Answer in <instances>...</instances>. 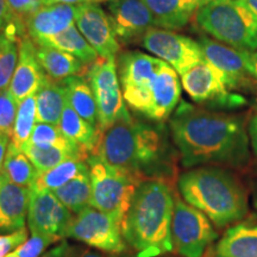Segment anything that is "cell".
I'll use <instances>...</instances> for the list:
<instances>
[{"instance_id": "cell-1", "label": "cell", "mask_w": 257, "mask_h": 257, "mask_svg": "<svg viewBox=\"0 0 257 257\" xmlns=\"http://www.w3.org/2000/svg\"><path fill=\"white\" fill-rule=\"evenodd\" d=\"M169 128L185 168L206 165L243 168L248 165L250 138L240 115L181 101L170 115Z\"/></svg>"}, {"instance_id": "cell-2", "label": "cell", "mask_w": 257, "mask_h": 257, "mask_svg": "<svg viewBox=\"0 0 257 257\" xmlns=\"http://www.w3.org/2000/svg\"><path fill=\"white\" fill-rule=\"evenodd\" d=\"M93 155L141 182L165 179L172 173V153L160 126L134 119L118 120L99 134Z\"/></svg>"}, {"instance_id": "cell-3", "label": "cell", "mask_w": 257, "mask_h": 257, "mask_svg": "<svg viewBox=\"0 0 257 257\" xmlns=\"http://www.w3.org/2000/svg\"><path fill=\"white\" fill-rule=\"evenodd\" d=\"M175 197L165 179L140 186L121 227L124 239L140 257H157L174 250L172 221Z\"/></svg>"}, {"instance_id": "cell-4", "label": "cell", "mask_w": 257, "mask_h": 257, "mask_svg": "<svg viewBox=\"0 0 257 257\" xmlns=\"http://www.w3.org/2000/svg\"><path fill=\"white\" fill-rule=\"evenodd\" d=\"M178 186L182 199L206 214L217 227L236 224L248 213V195L243 185L221 167L193 168L180 175Z\"/></svg>"}, {"instance_id": "cell-5", "label": "cell", "mask_w": 257, "mask_h": 257, "mask_svg": "<svg viewBox=\"0 0 257 257\" xmlns=\"http://www.w3.org/2000/svg\"><path fill=\"white\" fill-rule=\"evenodd\" d=\"M202 31L238 50H257V19L244 0H212L194 16Z\"/></svg>"}, {"instance_id": "cell-6", "label": "cell", "mask_w": 257, "mask_h": 257, "mask_svg": "<svg viewBox=\"0 0 257 257\" xmlns=\"http://www.w3.org/2000/svg\"><path fill=\"white\" fill-rule=\"evenodd\" d=\"M87 165L92 182V206L113 216L123 227L142 182L123 170L106 165L95 155L88 157Z\"/></svg>"}, {"instance_id": "cell-7", "label": "cell", "mask_w": 257, "mask_h": 257, "mask_svg": "<svg viewBox=\"0 0 257 257\" xmlns=\"http://www.w3.org/2000/svg\"><path fill=\"white\" fill-rule=\"evenodd\" d=\"M165 61L141 51L120 54L118 76L124 100L131 110L148 117L152 106V85Z\"/></svg>"}, {"instance_id": "cell-8", "label": "cell", "mask_w": 257, "mask_h": 257, "mask_svg": "<svg viewBox=\"0 0 257 257\" xmlns=\"http://www.w3.org/2000/svg\"><path fill=\"white\" fill-rule=\"evenodd\" d=\"M85 76L94 93L99 134L115 121L130 119L131 114L125 105L115 56L108 59L99 57L94 63L89 64Z\"/></svg>"}, {"instance_id": "cell-9", "label": "cell", "mask_w": 257, "mask_h": 257, "mask_svg": "<svg viewBox=\"0 0 257 257\" xmlns=\"http://www.w3.org/2000/svg\"><path fill=\"white\" fill-rule=\"evenodd\" d=\"M213 223L206 214L185 200L175 198L172 221V240L174 250L182 257H202L217 239Z\"/></svg>"}, {"instance_id": "cell-10", "label": "cell", "mask_w": 257, "mask_h": 257, "mask_svg": "<svg viewBox=\"0 0 257 257\" xmlns=\"http://www.w3.org/2000/svg\"><path fill=\"white\" fill-rule=\"evenodd\" d=\"M66 237L82 242L108 253L126 252L121 226L113 216L89 206L73 217Z\"/></svg>"}, {"instance_id": "cell-11", "label": "cell", "mask_w": 257, "mask_h": 257, "mask_svg": "<svg viewBox=\"0 0 257 257\" xmlns=\"http://www.w3.org/2000/svg\"><path fill=\"white\" fill-rule=\"evenodd\" d=\"M181 85L189 98L213 108L236 110L246 104L244 96L231 91L221 74L206 60L181 75Z\"/></svg>"}, {"instance_id": "cell-12", "label": "cell", "mask_w": 257, "mask_h": 257, "mask_svg": "<svg viewBox=\"0 0 257 257\" xmlns=\"http://www.w3.org/2000/svg\"><path fill=\"white\" fill-rule=\"evenodd\" d=\"M142 46L173 67L180 75L204 60L199 42L167 29H149L142 37Z\"/></svg>"}, {"instance_id": "cell-13", "label": "cell", "mask_w": 257, "mask_h": 257, "mask_svg": "<svg viewBox=\"0 0 257 257\" xmlns=\"http://www.w3.org/2000/svg\"><path fill=\"white\" fill-rule=\"evenodd\" d=\"M73 213L54 192H30L28 225L31 234H38L57 240L66 238V232Z\"/></svg>"}, {"instance_id": "cell-14", "label": "cell", "mask_w": 257, "mask_h": 257, "mask_svg": "<svg viewBox=\"0 0 257 257\" xmlns=\"http://www.w3.org/2000/svg\"><path fill=\"white\" fill-rule=\"evenodd\" d=\"M75 25L99 57L108 59L119 53L120 44L112 27L110 16L95 3L76 5Z\"/></svg>"}, {"instance_id": "cell-15", "label": "cell", "mask_w": 257, "mask_h": 257, "mask_svg": "<svg viewBox=\"0 0 257 257\" xmlns=\"http://www.w3.org/2000/svg\"><path fill=\"white\" fill-rule=\"evenodd\" d=\"M108 16L117 38L130 43L156 27L155 18L143 0H111Z\"/></svg>"}, {"instance_id": "cell-16", "label": "cell", "mask_w": 257, "mask_h": 257, "mask_svg": "<svg viewBox=\"0 0 257 257\" xmlns=\"http://www.w3.org/2000/svg\"><path fill=\"white\" fill-rule=\"evenodd\" d=\"M198 42L204 60L221 74L231 91L234 92L248 85L251 75L246 69L244 50H238L208 37H201Z\"/></svg>"}, {"instance_id": "cell-17", "label": "cell", "mask_w": 257, "mask_h": 257, "mask_svg": "<svg viewBox=\"0 0 257 257\" xmlns=\"http://www.w3.org/2000/svg\"><path fill=\"white\" fill-rule=\"evenodd\" d=\"M18 47V63L9 89L19 104L27 96L37 93L47 74L38 62L36 44L29 35L22 38Z\"/></svg>"}, {"instance_id": "cell-18", "label": "cell", "mask_w": 257, "mask_h": 257, "mask_svg": "<svg viewBox=\"0 0 257 257\" xmlns=\"http://www.w3.org/2000/svg\"><path fill=\"white\" fill-rule=\"evenodd\" d=\"M76 5H43L25 19L28 35L34 42L55 36L75 23Z\"/></svg>"}, {"instance_id": "cell-19", "label": "cell", "mask_w": 257, "mask_h": 257, "mask_svg": "<svg viewBox=\"0 0 257 257\" xmlns=\"http://www.w3.org/2000/svg\"><path fill=\"white\" fill-rule=\"evenodd\" d=\"M181 86L178 73L165 62L152 85V107L148 119L163 123L170 118L181 98Z\"/></svg>"}, {"instance_id": "cell-20", "label": "cell", "mask_w": 257, "mask_h": 257, "mask_svg": "<svg viewBox=\"0 0 257 257\" xmlns=\"http://www.w3.org/2000/svg\"><path fill=\"white\" fill-rule=\"evenodd\" d=\"M30 188L4 179L0 187V232L9 233L25 227Z\"/></svg>"}, {"instance_id": "cell-21", "label": "cell", "mask_w": 257, "mask_h": 257, "mask_svg": "<svg viewBox=\"0 0 257 257\" xmlns=\"http://www.w3.org/2000/svg\"><path fill=\"white\" fill-rule=\"evenodd\" d=\"M155 18L157 28L176 30L186 27L202 6L212 0H143Z\"/></svg>"}, {"instance_id": "cell-22", "label": "cell", "mask_w": 257, "mask_h": 257, "mask_svg": "<svg viewBox=\"0 0 257 257\" xmlns=\"http://www.w3.org/2000/svg\"><path fill=\"white\" fill-rule=\"evenodd\" d=\"M214 257H257V224L230 226L217 243Z\"/></svg>"}, {"instance_id": "cell-23", "label": "cell", "mask_w": 257, "mask_h": 257, "mask_svg": "<svg viewBox=\"0 0 257 257\" xmlns=\"http://www.w3.org/2000/svg\"><path fill=\"white\" fill-rule=\"evenodd\" d=\"M36 56L44 73L54 81H63L75 75L80 76L87 67V64H83L79 59L66 51L40 44H36Z\"/></svg>"}, {"instance_id": "cell-24", "label": "cell", "mask_w": 257, "mask_h": 257, "mask_svg": "<svg viewBox=\"0 0 257 257\" xmlns=\"http://www.w3.org/2000/svg\"><path fill=\"white\" fill-rule=\"evenodd\" d=\"M37 123L59 125L67 101V91L62 81H54L49 76L42 82L36 94Z\"/></svg>"}, {"instance_id": "cell-25", "label": "cell", "mask_w": 257, "mask_h": 257, "mask_svg": "<svg viewBox=\"0 0 257 257\" xmlns=\"http://www.w3.org/2000/svg\"><path fill=\"white\" fill-rule=\"evenodd\" d=\"M59 127L64 136L73 143L79 146L87 154H92V155L94 154L99 141L98 128L80 117L69 104H67L64 107Z\"/></svg>"}, {"instance_id": "cell-26", "label": "cell", "mask_w": 257, "mask_h": 257, "mask_svg": "<svg viewBox=\"0 0 257 257\" xmlns=\"http://www.w3.org/2000/svg\"><path fill=\"white\" fill-rule=\"evenodd\" d=\"M35 43L66 51L87 66L94 63L99 59L96 51L93 49V47L88 43L87 40L82 36V34L79 31L75 24L69 27L67 30L55 35V36L44 38V40L35 42Z\"/></svg>"}, {"instance_id": "cell-27", "label": "cell", "mask_w": 257, "mask_h": 257, "mask_svg": "<svg viewBox=\"0 0 257 257\" xmlns=\"http://www.w3.org/2000/svg\"><path fill=\"white\" fill-rule=\"evenodd\" d=\"M67 101L80 117L98 128V107L89 82L82 76H70L63 80Z\"/></svg>"}, {"instance_id": "cell-28", "label": "cell", "mask_w": 257, "mask_h": 257, "mask_svg": "<svg viewBox=\"0 0 257 257\" xmlns=\"http://www.w3.org/2000/svg\"><path fill=\"white\" fill-rule=\"evenodd\" d=\"M87 168L88 165L85 161L67 160L53 168L38 172L36 179L29 188L32 193L55 192Z\"/></svg>"}, {"instance_id": "cell-29", "label": "cell", "mask_w": 257, "mask_h": 257, "mask_svg": "<svg viewBox=\"0 0 257 257\" xmlns=\"http://www.w3.org/2000/svg\"><path fill=\"white\" fill-rule=\"evenodd\" d=\"M54 193L72 213L78 214L92 206V182L89 169H85Z\"/></svg>"}, {"instance_id": "cell-30", "label": "cell", "mask_w": 257, "mask_h": 257, "mask_svg": "<svg viewBox=\"0 0 257 257\" xmlns=\"http://www.w3.org/2000/svg\"><path fill=\"white\" fill-rule=\"evenodd\" d=\"M2 174L12 184L30 187L38 170L23 150L10 143Z\"/></svg>"}, {"instance_id": "cell-31", "label": "cell", "mask_w": 257, "mask_h": 257, "mask_svg": "<svg viewBox=\"0 0 257 257\" xmlns=\"http://www.w3.org/2000/svg\"><path fill=\"white\" fill-rule=\"evenodd\" d=\"M28 143L40 148H60V149L68 150V152L79 155L82 160L88 159L89 155L85 150L64 136L59 125L54 124L36 123Z\"/></svg>"}, {"instance_id": "cell-32", "label": "cell", "mask_w": 257, "mask_h": 257, "mask_svg": "<svg viewBox=\"0 0 257 257\" xmlns=\"http://www.w3.org/2000/svg\"><path fill=\"white\" fill-rule=\"evenodd\" d=\"M36 94H30L19 102L17 115H16L14 131L10 143L21 149L30 140V136L37 123V102Z\"/></svg>"}, {"instance_id": "cell-33", "label": "cell", "mask_w": 257, "mask_h": 257, "mask_svg": "<svg viewBox=\"0 0 257 257\" xmlns=\"http://www.w3.org/2000/svg\"><path fill=\"white\" fill-rule=\"evenodd\" d=\"M27 156L31 160L38 172H44L67 160H81V157L68 150L60 149V148H40L32 146L30 143H25L21 148Z\"/></svg>"}, {"instance_id": "cell-34", "label": "cell", "mask_w": 257, "mask_h": 257, "mask_svg": "<svg viewBox=\"0 0 257 257\" xmlns=\"http://www.w3.org/2000/svg\"><path fill=\"white\" fill-rule=\"evenodd\" d=\"M19 42L0 32V91L10 87L18 63Z\"/></svg>"}, {"instance_id": "cell-35", "label": "cell", "mask_w": 257, "mask_h": 257, "mask_svg": "<svg viewBox=\"0 0 257 257\" xmlns=\"http://www.w3.org/2000/svg\"><path fill=\"white\" fill-rule=\"evenodd\" d=\"M0 32L18 42L28 34L25 21L12 11L6 0H0Z\"/></svg>"}, {"instance_id": "cell-36", "label": "cell", "mask_w": 257, "mask_h": 257, "mask_svg": "<svg viewBox=\"0 0 257 257\" xmlns=\"http://www.w3.org/2000/svg\"><path fill=\"white\" fill-rule=\"evenodd\" d=\"M18 105L9 88L0 91V135L10 137V140L14 131Z\"/></svg>"}, {"instance_id": "cell-37", "label": "cell", "mask_w": 257, "mask_h": 257, "mask_svg": "<svg viewBox=\"0 0 257 257\" xmlns=\"http://www.w3.org/2000/svg\"><path fill=\"white\" fill-rule=\"evenodd\" d=\"M55 243V240L38 234H31L27 242L19 245L17 249L9 253L6 257H41L47 248Z\"/></svg>"}, {"instance_id": "cell-38", "label": "cell", "mask_w": 257, "mask_h": 257, "mask_svg": "<svg viewBox=\"0 0 257 257\" xmlns=\"http://www.w3.org/2000/svg\"><path fill=\"white\" fill-rule=\"evenodd\" d=\"M28 234L29 232L25 227L14 231V232L0 234V257H6L19 245L27 242L29 239Z\"/></svg>"}, {"instance_id": "cell-39", "label": "cell", "mask_w": 257, "mask_h": 257, "mask_svg": "<svg viewBox=\"0 0 257 257\" xmlns=\"http://www.w3.org/2000/svg\"><path fill=\"white\" fill-rule=\"evenodd\" d=\"M6 2L12 11L24 21L43 6L42 0H6Z\"/></svg>"}, {"instance_id": "cell-40", "label": "cell", "mask_w": 257, "mask_h": 257, "mask_svg": "<svg viewBox=\"0 0 257 257\" xmlns=\"http://www.w3.org/2000/svg\"><path fill=\"white\" fill-rule=\"evenodd\" d=\"M244 56H245L246 69L253 79L257 80V50L246 51L244 50Z\"/></svg>"}, {"instance_id": "cell-41", "label": "cell", "mask_w": 257, "mask_h": 257, "mask_svg": "<svg viewBox=\"0 0 257 257\" xmlns=\"http://www.w3.org/2000/svg\"><path fill=\"white\" fill-rule=\"evenodd\" d=\"M248 134L252 152L255 153V155L257 156V113H255L251 118H250L248 123Z\"/></svg>"}, {"instance_id": "cell-42", "label": "cell", "mask_w": 257, "mask_h": 257, "mask_svg": "<svg viewBox=\"0 0 257 257\" xmlns=\"http://www.w3.org/2000/svg\"><path fill=\"white\" fill-rule=\"evenodd\" d=\"M69 244L66 240L61 242L59 245H56L55 248L48 250L46 253H43L41 257H67L69 251Z\"/></svg>"}, {"instance_id": "cell-43", "label": "cell", "mask_w": 257, "mask_h": 257, "mask_svg": "<svg viewBox=\"0 0 257 257\" xmlns=\"http://www.w3.org/2000/svg\"><path fill=\"white\" fill-rule=\"evenodd\" d=\"M72 248V246H70ZM68 251V256L67 257H102L100 253L93 251L89 249H82V248H74L70 249Z\"/></svg>"}, {"instance_id": "cell-44", "label": "cell", "mask_w": 257, "mask_h": 257, "mask_svg": "<svg viewBox=\"0 0 257 257\" xmlns=\"http://www.w3.org/2000/svg\"><path fill=\"white\" fill-rule=\"evenodd\" d=\"M10 146V137L0 135V173L3 170V166H4V161L8 154V149Z\"/></svg>"}, {"instance_id": "cell-45", "label": "cell", "mask_w": 257, "mask_h": 257, "mask_svg": "<svg viewBox=\"0 0 257 257\" xmlns=\"http://www.w3.org/2000/svg\"><path fill=\"white\" fill-rule=\"evenodd\" d=\"M43 5L54 4H67V5H80L83 3H92L91 0H42Z\"/></svg>"}, {"instance_id": "cell-46", "label": "cell", "mask_w": 257, "mask_h": 257, "mask_svg": "<svg viewBox=\"0 0 257 257\" xmlns=\"http://www.w3.org/2000/svg\"><path fill=\"white\" fill-rule=\"evenodd\" d=\"M246 3V5L249 6V9L251 10V12L257 19V0H244Z\"/></svg>"}, {"instance_id": "cell-47", "label": "cell", "mask_w": 257, "mask_h": 257, "mask_svg": "<svg viewBox=\"0 0 257 257\" xmlns=\"http://www.w3.org/2000/svg\"><path fill=\"white\" fill-rule=\"evenodd\" d=\"M252 204L253 207L257 210V178L255 180V184H253V191H252Z\"/></svg>"}, {"instance_id": "cell-48", "label": "cell", "mask_w": 257, "mask_h": 257, "mask_svg": "<svg viewBox=\"0 0 257 257\" xmlns=\"http://www.w3.org/2000/svg\"><path fill=\"white\" fill-rule=\"evenodd\" d=\"M110 257H140V256H138L137 253H135V255H130V253L123 252V253H112Z\"/></svg>"}, {"instance_id": "cell-49", "label": "cell", "mask_w": 257, "mask_h": 257, "mask_svg": "<svg viewBox=\"0 0 257 257\" xmlns=\"http://www.w3.org/2000/svg\"><path fill=\"white\" fill-rule=\"evenodd\" d=\"M91 2L95 3V4H96V3H110L111 0H91Z\"/></svg>"}, {"instance_id": "cell-50", "label": "cell", "mask_w": 257, "mask_h": 257, "mask_svg": "<svg viewBox=\"0 0 257 257\" xmlns=\"http://www.w3.org/2000/svg\"><path fill=\"white\" fill-rule=\"evenodd\" d=\"M4 175L2 174V173H0V187H2V184H3V181H4Z\"/></svg>"}, {"instance_id": "cell-51", "label": "cell", "mask_w": 257, "mask_h": 257, "mask_svg": "<svg viewBox=\"0 0 257 257\" xmlns=\"http://www.w3.org/2000/svg\"><path fill=\"white\" fill-rule=\"evenodd\" d=\"M255 106H256V111H257V93H256V100H255Z\"/></svg>"}]
</instances>
